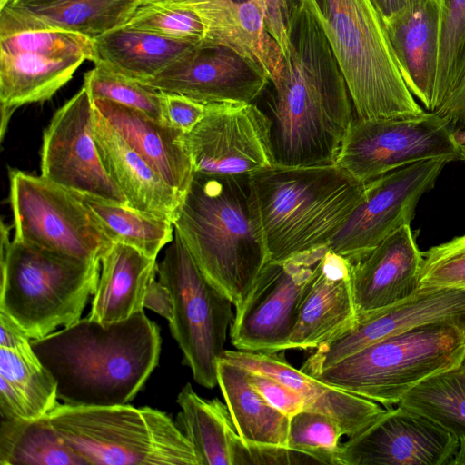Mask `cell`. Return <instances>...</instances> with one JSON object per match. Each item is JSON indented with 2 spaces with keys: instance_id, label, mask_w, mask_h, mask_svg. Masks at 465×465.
<instances>
[{
  "instance_id": "cell-20",
  "label": "cell",
  "mask_w": 465,
  "mask_h": 465,
  "mask_svg": "<svg viewBox=\"0 0 465 465\" xmlns=\"http://www.w3.org/2000/svg\"><path fill=\"white\" fill-rule=\"evenodd\" d=\"M221 358L282 381L302 398L304 410L331 417L347 438L361 430L386 410L377 402L341 390L294 368L286 361L283 351L225 350Z\"/></svg>"
},
{
  "instance_id": "cell-17",
  "label": "cell",
  "mask_w": 465,
  "mask_h": 465,
  "mask_svg": "<svg viewBox=\"0 0 465 465\" xmlns=\"http://www.w3.org/2000/svg\"><path fill=\"white\" fill-rule=\"evenodd\" d=\"M270 79L265 71L232 49L202 41L145 84L203 104L252 103Z\"/></svg>"
},
{
  "instance_id": "cell-46",
  "label": "cell",
  "mask_w": 465,
  "mask_h": 465,
  "mask_svg": "<svg viewBox=\"0 0 465 465\" xmlns=\"http://www.w3.org/2000/svg\"><path fill=\"white\" fill-rule=\"evenodd\" d=\"M143 306L168 321L173 318V306L171 292L160 281L153 280L148 286Z\"/></svg>"
},
{
  "instance_id": "cell-53",
  "label": "cell",
  "mask_w": 465,
  "mask_h": 465,
  "mask_svg": "<svg viewBox=\"0 0 465 465\" xmlns=\"http://www.w3.org/2000/svg\"><path fill=\"white\" fill-rule=\"evenodd\" d=\"M234 1H237V2H246V1H249V0H234Z\"/></svg>"
},
{
  "instance_id": "cell-16",
  "label": "cell",
  "mask_w": 465,
  "mask_h": 465,
  "mask_svg": "<svg viewBox=\"0 0 465 465\" xmlns=\"http://www.w3.org/2000/svg\"><path fill=\"white\" fill-rule=\"evenodd\" d=\"M459 438L432 419L397 405L348 438L341 465H449Z\"/></svg>"
},
{
  "instance_id": "cell-26",
  "label": "cell",
  "mask_w": 465,
  "mask_h": 465,
  "mask_svg": "<svg viewBox=\"0 0 465 465\" xmlns=\"http://www.w3.org/2000/svg\"><path fill=\"white\" fill-rule=\"evenodd\" d=\"M100 262L101 273L88 317L111 323L143 311L147 288L157 273L156 259L113 242Z\"/></svg>"
},
{
  "instance_id": "cell-13",
  "label": "cell",
  "mask_w": 465,
  "mask_h": 465,
  "mask_svg": "<svg viewBox=\"0 0 465 465\" xmlns=\"http://www.w3.org/2000/svg\"><path fill=\"white\" fill-rule=\"evenodd\" d=\"M451 162L440 157L418 162L365 183L361 200L329 243L355 262L401 227L410 224L420 197Z\"/></svg>"
},
{
  "instance_id": "cell-31",
  "label": "cell",
  "mask_w": 465,
  "mask_h": 465,
  "mask_svg": "<svg viewBox=\"0 0 465 465\" xmlns=\"http://www.w3.org/2000/svg\"><path fill=\"white\" fill-rule=\"evenodd\" d=\"M0 53H34L91 61L93 41L51 26L19 7L5 5L0 8Z\"/></svg>"
},
{
  "instance_id": "cell-36",
  "label": "cell",
  "mask_w": 465,
  "mask_h": 465,
  "mask_svg": "<svg viewBox=\"0 0 465 465\" xmlns=\"http://www.w3.org/2000/svg\"><path fill=\"white\" fill-rule=\"evenodd\" d=\"M0 377L23 395L35 418L47 415L59 403L56 381L35 352L31 340L13 347L0 346Z\"/></svg>"
},
{
  "instance_id": "cell-51",
  "label": "cell",
  "mask_w": 465,
  "mask_h": 465,
  "mask_svg": "<svg viewBox=\"0 0 465 465\" xmlns=\"http://www.w3.org/2000/svg\"><path fill=\"white\" fill-rule=\"evenodd\" d=\"M459 160L465 162V144L459 146Z\"/></svg>"
},
{
  "instance_id": "cell-8",
  "label": "cell",
  "mask_w": 465,
  "mask_h": 465,
  "mask_svg": "<svg viewBox=\"0 0 465 465\" xmlns=\"http://www.w3.org/2000/svg\"><path fill=\"white\" fill-rule=\"evenodd\" d=\"M464 352V329L429 323L375 341L312 376L389 408L429 377L455 366Z\"/></svg>"
},
{
  "instance_id": "cell-14",
  "label": "cell",
  "mask_w": 465,
  "mask_h": 465,
  "mask_svg": "<svg viewBox=\"0 0 465 465\" xmlns=\"http://www.w3.org/2000/svg\"><path fill=\"white\" fill-rule=\"evenodd\" d=\"M183 141L194 173L242 176L275 164L271 121L253 103L207 104L203 117Z\"/></svg>"
},
{
  "instance_id": "cell-25",
  "label": "cell",
  "mask_w": 465,
  "mask_h": 465,
  "mask_svg": "<svg viewBox=\"0 0 465 465\" xmlns=\"http://www.w3.org/2000/svg\"><path fill=\"white\" fill-rule=\"evenodd\" d=\"M93 102L126 143L184 197L194 171L183 134L135 109L104 99Z\"/></svg>"
},
{
  "instance_id": "cell-15",
  "label": "cell",
  "mask_w": 465,
  "mask_h": 465,
  "mask_svg": "<svg viewBox=\"0 0 465 465\" xmlns=\"http://www.w3.org/2000/svg\"><path fill=\"white\" fill-rule=\"evenodd\" d=\"M40 156L45 179L72 192L128 205L102 162L94 102L84 86L54 112L44 131Z\"/></svg>"
},
{
  "instance_id": "cell-24",
  "label": "cell",
  "mask_w": 465,
  "mask_h": 465,
  "mask_svg": "<svg viewBox=\"0 0 465 465\" xmlns=\"http://www.w3.org/2000/svg\"><path fill=\"white\" fill-rule=\"evenodd\" d=\"M202 20L205 41L229 47L262 67L274 82L283 66V54L266 28L256 0H186Z\"/></svg>"
},
{
  "instance_id": "cell-18",
  "label": "cell",
  "mask_w": 465,
  "mask_h": 465,
  "mask_svg": "<svg viewBox=\"0 0 465 465\" xmlns=\"http://www.w3.org/2000/svg\"><path fill=\"white\" fill-rule=\"evenodd\" d=\"M435 322L465 330V290L418 288L399 302L361 315L351 330L316 348L301 370L313 375L375 341Z\"/></svg>"
},
{
  "instance_id": "cell-42",
  "label": "cell",
  "mask_w": 465,
  "mask_h": 465,
  "mask_svg": "<svg viewBox=\"0 0 465 465\" xmlns=\"http://www.w3.org/2000/svg\"><path fill=\"white\" fill-rule=\"evenodd\" d=\"M247 371L251 385L272 407L289 418L304 410L302 398L282 381L264 373Z\"/></svg>"
},
{
  "instance_id": "cell-29",
  "label": "cell",
  "mask_w": 465,
  "mask_h": 465,
  "mask_svg": "<svg viewBox=\"0 0 465 465\" xmlns=\"http://www.w3.org/2000/svg\"><path fill=\"white\" fill-rule=\"evenodd\" d=\"M217 384L245 444L288 448L290 418L258 393L248 380L246 369L220 358Z\"/></svg>"
},
{
  "instance_id": "cell-1",
  "label": "cell",
  "mask_w": 465,
  "mask_h": 465,
  "mask_svg": "<svg viewBox=\"0 0 465 465\" xmlns=\"http://www.w3.org/2000/svg\"><path fill=\"white\" fill-rule=\"evenodd\" d=\"M283 66L268 102L275 164H335L353 121L351 99L331 45L300 2L292 17Z\"/></svg>"
},
{
  "instance_id": "cell-32",
  "label": "cell",
  "mask_w": 465,
  "mask_h": 465,
  "mask_svg": "<svg viewBox=\"0 0 465 465\" xmlns=\"http://www.w3.org/2000/svg\"><path fill=\"white\" fill-rule=\"evenodd\" d=\"M0 465L86 464L45 415L35 419H2Z\"/></svg>"
},
{
  "instance_id": "cell-44",
  "label": "cell",
  "mask_w": 465,
  "mask_h": 465,
  "mask_svg": "<svg viewBox=\"0 0 465 465\" xmlns=\"http://www.w3.org/2000/svg\"><path fill=\"white\" fill-rule=\"evenodd\" d=\"M300 0H262L261 9L267 30L280 45L282 54L288 48L292 17Z\"/></svg>"
},
{
  "instance_id": "cell-22",
  "label": "cell",
  "mask_w": 465,
  "mask_h": 465,
  "mask_svg": "<svg viewBox=\"0 0 465 465\" xmlns=\"http://www.w3.org/2000/svg\"><path fill=\"white\" fill-rule=\"evenodd\" d=\"M423 255L410 224L384 239L352 263L358 317L399 302L417 289Z\"/></svg>"
},
{
  "instance_id": "cell-45",
  "label": "cell",
  "mask_w": 465,
  "mask_h": 465,
  "mask_svg": "<svg viewBox=\"0 0 465 465\" xmlns=\"http://www.w3.org/2000/svg\"><path fill=\"white\" fill-rule=\"evenodd\" d=\"M435 113L449 123L453 132L465 130V79Z\"/></svg>"
},
{
  "instance_id": "cell-35",
  "label": "cell",
  "mask_w": 465,
  "mask_h": 465,
  "mask_svg": "<svg viewBox=\"0 0 465 465\" xmlns=\"http://www.w3.org/2000/svg\"><path fill=\"white\" fill-rule=\"evenodd\" d=\"M398 405L432 419L458 438L465 436V352L455 366L418 384Z\"/></svg>"
},
{
  "instance_id": "cell-50",
  "label": "cell",
  "mask_w": 465,
  "mask_h": 465,
  "mask_svg": "<svg viewBox=\"0 0 465 465\" xmlns=\"http://www.w3.org/2000/svg\"><path fill=\"white\" fill-rule=\"evenodd\" d=\"M454 136L459 145L465 144V130L454 132Z\"/></svg>"
},
{
  "instance_id": "cell-23",
  "label": "cell",
  "mask_w": 465,
  "mask_h": 465,
  "mask_svg": "<svg viewBox=\"0 0 465 465\" xmlns=\"http://www.w3.org/2000/svg\"><path fill=\"white\" fill-rule=\"evenodd\" d=\"M94 137L104 166L125 196L128 206L173 223L184 197L95 108Z\"/></svg>"
},
{
  "instance_id": "cell-39",
  "label": "cell",
  "mask_w": 465,
  "mask_h": 465,
  "mask_svg": "<svg viewBox=\"0 0 465 465\" xmlns=\"http://www.w3.org/2000/svg\"><path fill=\"white\" fill-rule=\"evenodd\" d=\"M92 100L104 99L135 109L163 123V93L144 83L94 65L86 72L84 84Z\"/></svg>"
},
{
  "instance_id": "cell-10",
  "label": "cell",
  "mask_w": 465,
  "mask_h": 465,
  "mask_svg": "<svg viewBox=\"0 0 465 465\" xmlns=\"http://www.w3.org/2000/svg\"><path fill=\"white\" fill-rule=\"evenodd\" d=\"M14 239L82 261L113 243L78 195L43 176L9 171Z\"/></svg>"
},
{
  "instance_id": "cell-48",
  "label": "cell",
  "mask_w": 465,
  "mask_h": 465,
  "mask_svg": "<svg viewBox=\"0 0 465 465\" xmlns=\"http://www.w3.org/2000/svg\"><path fill=\"white\" fill-rule=\"evenodd\" d=\"M449 465H465V436L459 438V447Z\"/></svg>"
},
{
  "instance_id": "cell-2",
  "label": "cell",
  "mask_w": 465,
  "mask_h": 465,
  "mask_svg": "<svg viewBox=\"0 0 465 465\" xmlns=\"http://www.w3.org/2000/svg\"><path fill=\"white\" fill-rule=\"evenodd\" d=\"M57 384L58 400L78 406H108L132 401L158 364L161 335L143 311L115 322L88 316L31 340Z\"/></svg>"
},
{
  "instance_id": "cell-37",
  "label": "cell",
  "mask_w": 465,
  "mask_h": 465,
  "mask_svg": "<svg viewBox=\"0 0 465 465\" xmlns=\"http://www.w3.org/2000/svg\"><path fill=\"white\" fill-rule=\"evenodd\" d=\"M440 43L435 112L465 79V0H440Z\"/></svg>"
},
{
  "instance_id": "cell-11",
  "label": "cell",
  "mask_w": 465,
  "mask_h": 465,
  "mask_svg": "<svg viewBox=\"0 0 465 465\" xmlns=\"http://www.w3.org/2000/svg\"><path fill=\"white\" fill-rule=\"evenodd\" d=\"M449 123L435 112L357 118L342 141L335 164L362 183L433 158L459 160Z\"/></svg>"
},
{
  "instance_id": "cell-19",
  "label": "cell",
  "mask_w": 465,
  "mask_h": 465,
  "mask_svg": "<svg viewBox=\"0 0 465 465\" xmlns=\"http://www.w3.org/2000/svg\"><path fill=\"white\" fill-rule=\"evenodd\" d=\"M352 263L330 249L317 263L287 350H315L356 324Z\"/></svg>"
},
{
  "instance_id": "cell-7",
  "label": "cell",
  "mask_w": 465,
  "mask_h": 465,
  "mask_svg": "<svg viewBox=\"0 0 465 465\" xmlns=\"http://www.w3.org/2000/svg\"><path fill=\"white\" fill-rule=\"evenodd\" d=\"M47 417L85 464L200 465L175 421L157 409L58 403Z\"/></svg>"
},
{
  "instance_id": "cell-34",
  "label": "cell",
  "mask_w": 465,
  "mask_h": 465,
  "mask_svg": "<svg viewBox=\"0 0 465 465\" xmlns=\"http://www.w3.org/2000/svg\"><path fill=\"white\" fill-rule=\"evenodd\" d=\"M143 0H54L19 7L47 25L92 41L124 26Z\"/></svg>"
},
{
  "instance_id": "cell-33",
  "label": "cell",
  "mask_w": 465,
  "mask_h": 465,
  "mask_svg": "<svg viewBox=\"0 0 465 465\" xmlns=\"http://www.w3.org/2000/svg\"><path fill=\"white\" fill-rule=\"evenodd\" d=\"M75 193L112 242L131 246L156 259L160 251L174 238V226L171 221L128 205Z\"/></svg>"
},
{
  "instance_id": "cell-28",
  "label": "cell",
  "mask_w": 465,
  "mask_h": 465,
  "mask_svg": "<svg viewBox=\"0 0 465 465\" xmlns=\"http://www.w3.org/2000/svg\"><path fill=\"white\" fill-rule=\"evenodd\" d=\"M195 45L122 26L93 40L91 61L94 65L143 82L163 71Z\"/></svg>"
},
{
  "instance_id": "cell-54",
  "label": "cell",
  "mask_w": 465,
  "mask_h": 465,
  "mask_svg": "<svg viewBox=\"0 0 465 465\" xmlns=\"http://www.w3.org/2000/svg\"><path fill=\"white\" fill-rule=\"evenodd\" d=\"M256 1L258 2L259 5H260V7H261V1H262V0H256Z\"/></svg>"
},
{
  "instance_id": "cell-30",
  "label": "cell",
  "mask_w": 465,
  "mask_h": 465,
  "mask_svg": "<svg viewBox=\"0 0 465 465\" xmlns=\"http://www.w3.org/2000/svg\"><path fill=\"white\" fill-rule=\"evenodd\" d=\"M175 423L193 445L200 465H233L240 439L226 404L204 399L186 383L177 399Z\"/></svg>"
},
{
  "instance_id": "cell-5",
  "label": "cell",
  "mask_w": 465,
  "mask_h": 465,
  "mask_svg": "<svg viewBox=\"0 0 465 465\" xmlns=\"http://www.w3.org/2000/svg\"><path fill=\"white\" fill-rule=\"evenodd\" d=\"M324 33L357 118L424 112L408 89L371 0H300Z\"/></svg>"
},
{
  "instance_id": "cell-49",
  "label": "cell",
  "mask_w": 465,
  "mask_h": 465,
  "mask_svg": "<svg viewBox=\"0 0 465 465\" xmlns=\"http://www.w3.org/2000/svg\"><path fill=\"white\" fill-rule=\"evenodd\" d=\"M54 0H10L6 5H39L45 4L48 2H52Z\"/></svg>"
},
{
  "instance_id": "cell-38",
  "label": "cell",
  "mask_w": 465,
  "mask_h": 465,
  "mask_svg": "<svg viewBox=\"0 0 465 465\" xmlns=\"http://www.w3.org/2000/svg\"><path fill=\"white\" fill-rule=\"evenodd\" d=\"M124 26L194 44L206 37L202 20L186 0H143Z\"/></svg>"
},
{
  "instance_id": "cell-52",
  "label": "cell",
  "mask_w": 465,
  "mask_h": 465,
  "mask_svg": "<svg viewBox=\"0 0 465 465\" xmlns=\"http://www.w3.org/2000/svg\"><path fill=\"white\" fill-rule=\"evenodd\" d=\"M10 0H0V8L4 7Z\"/></svg>"
},
{
  "instance_id": "cell-43",
  "label": "cell",
  "mask_w": 465,
  "mask_h": 465,
  "mask_svg": "<svg viewBox=\"0 0 465 465\" xmlns=\"http://www.w3.org/2000/svg\"><path fill=\"white\" fill-rule=\"evenodd\" d=\"M163 96L164 124L183 134L192 131L206 112L207 104L176 94L163 93Z\"/></svg>"
},
{
  "instance_id": "cell-21",
  "label": "cell",
  "mask_w": 465,
  "mask_h": 465,
  "mask_svg": "<svg viewBox=\"0 0 465 465\" xmlns=\"http://www.w3.org/2000/svg\"><path fill=\"white\" fill-rule=\"evenodd\" d=\"M383 24L408 89L432 112L440 43V0H411Z\"/></svg>"
},
{
  "instance_id": "cell-6",
  "label": "cell",
  "mask_w": 465,
  "mask_h": 465,
  "mask_svg": "<svg viewBox=\"0 0 465 465\" xmlns=\"http://www.w3.org/2000/svg\"><path fill=\"white\" fill-rule=\"evenodd\" d=\"M9 233L10 226L1 222L0 311L31 340L80 320L96 291L101 262L10 240Z\"/></svg>"
},
{
  "instance_id": "cell-12",
  "label": "cell",
  "mask_w": 465,
  "mask_h": 465,
  "mask_svg": "<svg viewBox=\"0 0 465 465\" xmlns=\"http://www.w3.org/2000/svg\"><path fill=\"white\" fill-rule=\"evenodd\" d=\"M329 246L269 261L243 302L235 307L230 339L236 350L287 351L313 270Z\"/></svg>"
},
{
  "instance_id": "cell-3",
  "label": "cell",
  "mask_w": 465,
  "mask_h": 465,
  "mask_svg": "<svg viewBox=\"0 0 465 465\" xmlns=\"http://www.w3.org/2000/svg\"><path fill=\"white\" fill-rule=\"evenodd\" d=\"M173 223L203 274L239 306L269 262L249 175L194 173Z\"/></svg>"
},
{
  "instance_id": "cell-4",
  "label": "cell",
  "mask_w": 465,
  "mask_h": 465,
  "mask_svg": "<svg viewBox=\"0 0 465 465\" xmlns=\"http://www.w3.org/2000/svg\"><path fill=\"white\" fill-rule=\"evenodd\" d=\"M249 180L269 261L329 246L365 190L364 183L337 164H274Z\"/></svg>"
},
{
  "instance_id": "cell-9",
  "label": "cell",
  "mask_w": 465,
  "mask_h": 465,
  "mask_svg": "<svg viewBox=\"0 0 465 465\" xmlns=\"http://www.w3.org/2000/svg\"><path fill=\"white\" fill-rule=\"evenodd\" d=\"M157 273L172 295L169 326L183 363L198 384L213 389L218 385L217 362L225 351L233 303L203 274L175 232Z\"/></svg>"
},
{
  "instance_id": "cell-41",
  "label": "cell",
  "mask_w": 465,
  "mask_h": 465,
  "mask_svg": "<svg viewBox=\"0 0 465 465\" xmlns=\"http://www.w3.org/2000/svg\"><path fill=\"white\" fill-rule=\"evenodd\" d=\"M417 289L426 287L465 290V234L422 252Z\"/></svg>"
},
{
  "instance_id": "cell-40",
  "label": "cell",
  "mask_w": 465,
  "mask_h": 465,
  "mask_svg": "<svg viewBox=\"0 0 465 465\" xmlns=\"http://www.w3.org/2000/svg\"><path fill=\"white\" fill-rule=\"evenodd\" d=\"M344 436L331 417L302 410L290 418L288 448L313 458L319 464L341 465V442Z\"/></svg>"
},
{
  "instance_id": "cell-27",
  "label": "cell",
  "mask_w": 465,
  "mask_h": 465,
  "mask_svg": "<svg viewBox=\"0 0 465 465\" xmlns=\"http://www.w3.org/2000/svg\"><path fill=\"white\" fill-rule=\"evenodd\" d=\"M84 61L34 53H0L1 139L15 110L52 98Z\"/></svg>"
},
{
  "instance_id": "cell-47",
  "label": "cell",
  "mask_w": 465,
  "mask_h": 465,
  "mask_svg": "<svg viewBox=\"0 0 465 465\" xmlns=\"http://www.w3.org/2000/svg\"><path fill=\"white\" fill-rule=\"evenodd\" d=\"M382 20H388L401 12L411 0H371Z\"/></svg>"
}]
</instances>
